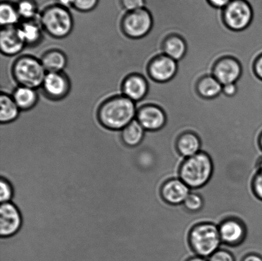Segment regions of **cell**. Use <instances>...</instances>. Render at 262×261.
<instances>
[{
	"instance_id": "cell-1",
	"label": "cell",
	"mask_w": 262,
	"mask_h": 261,
	"mask_svg": "<svg viewBox=\"0 0 262 261\" xmlns=\"http://www.w3.org/2000/svg\"><path fill=\"white\" fill-rule=\"evenodd\" d=\"M137 105L122 94L104 100L97 109L99 124L110 131H121L136 119Z\"/></svg>"
},
{
	"instance_id": "cell-2",
	"label": "cell",
	"mask_w": 262,
	"mask_h": 261,
	"mask_svg": "<svg viewBox=\"0 0 262 261\" xmlns=\"http://www.w3.org/2000/svg\"><path fill=\"white\" fill-rule=\"evenodd\" d=\"M214 173V163L210 156L201 152L184 158L180 165L179 175L191 189H199L207 185Z\"/></svg>"
},
{
	"instance_id": "cell-3",
	"label": "cell",
	"mask_w": 262,
	"mask_h": 261,
	"mask_svg": "<svg viewBox=\"0 0 262 261\" xmlns=\"http://www.w3.org/2000/svg\"><path fill=\"white\" fill-rule=\"evenodd\" d=\"M38 20L45 32L56 39L68 37L73 30V14L68 8L59 4L46 7L40 12Z\"/></svg>"
},
{
	"instance_id": "cell-4",
	"label": "cell",
	"mask_w": 262,
	"mask_h": 261,
	"mask_svg": "<svg viewBox=\"0 0 262 261\" xmlns=\"http://www.w3.org/2000/svg\"><path fill=\"white\" fill-rule=\"evenodd\" d=\"M188 242L195 255L207 259L220 249L222 244L219 227L211 222L194 225L189 231Z\"/></svg>"
},
{
	"instance_id": "cell-5",
	"label": "cell",
	"mask_w": 262,
	"mask_h": 261,
	"mask_svg": "<svg viewBox=\"0 0 262 261\" xmlns=\"http://www.w3.org/2000/svg\"><path fill=\"white\" fill-rule=\"evenodd\" d=\"M11 74L18 86L38 89L42 86L47 72L40 59L26 55L15 59L12 65Z\"/></svg>"
},
{
	"instance_id": "cell-6",
	"label": "cell",
	"mask_w": 262,
	"mask_h": 261,
	"mask_svg": "<svg viewBox=\"0 0 262 261\" xmlns=\"http://www.w3.org/2000/svg\"><path fill=\"white\" fill-rule=\"evenodd\" d=\"M153 20L150 13L144 9L125 12L120 20V30L131 40L141 39L150 33Z\"/></svg>"
},
{
	"instance_id": "cell-7",
	"label": "cell",
	"mask_w": 262,
	"mask_h": 261,
	"mask_svg": "<svg viewBox=\"0 0 262 261\" xmlns=\"http://www.w3.org/2000/svg\"><path fill=\"white\" fill-rule=\"evenodd\" d=\"M223 17L226 25L231 30L243 31L252 22L253 13L250 5L246 0H232L225 8Z\"/></svg>"
},
{
	"instance_id": "cell-8",
	"label": "cell",
	"mask_w": 262,
	"mask_h": 261,
	"mask_svg": "<svg viewBox=\"0 0 262 261\" xmlns=\"http://www.w3.org/2000/svg\"><path fill=\"white\" fill-rule=\"evenodd\" d=\"M70 78L64 72L46 74L42 86V93L50 101H62L70 93L71 90Z\"/></svg>"
},
{
	"instance_id": "cell-9",
	"label": "cell",
	"mask_w": 262,
	"mask_h": 261,
	"mask_svg": "<svg viewBox=\"0 0 262 261\" xmlns=\"http://www.w3.org/2000/svg\"><path fill=\"white\" fill-rule=\"evenodd\" d=\"M21 212L12 202L2 203L0 206V235L1 238L15 236L23 226Z\"/></svg>"
},
{
	"instance_id": "cell-10",
	"label": "cell",
	"mask_w": 262,
	"mask_h": 261,
	"mask_svg": "<svg viewBox=\"0 0 262 261\" xmlns=\"http://www.w3.org/2000/svg\"><path fill=\"white\" fill-rule=\"evenodd\" d=\"M218 227L223 244L228 246H237L242 244L246 239L245 224L235 217H229L223 220Z\"/></svg>"
},
{
	"instance_id": "cell-11",
	"label": "cell",
	"mask_w": 262,
	"mask_h": 261,
	"mask_svg": "<svg viewBox=\"0 0 262 261\" xmlns=\"http://www.w3.org/2000/svg\"><path fill=\"white\" fill-rule=\"evenodd\" d=\"M191 189L181 178L169 179L162 185L160 194L166 203L171 206L183 204Z\"/></svg>"
},
{
	"instance_id": "cell-12",
	"label": "cell",
	"mask_w": 262,
	"mask_h": 261,
	"mask_svg": "<svg viewBox=\"0 0 262 261\" xmlns=\"http://www.w3.org/2000/svg\"><path fill=\"white\" fill-rule=\"evenodd\" d=\"M120 88L121 94L136 102V104L145 98L148 91V84L146 79L136 73L128 74L123 79Z\"/></svg>"
},
{
	"instance_id": "cell-13",
	"label": "cell",
	"mask_w": 262,
	"mask_h": 261,
	"mask_svg": "<svg viewBox=\"0 0 262 261\" xmlns=\"http://www.w3.org/2000/svg\"><path fill=\"white\" fill-rule=\"evenodd\" d=\"M136 119L146 131L156 132L166 124V116L159 107L145 106L137 108Z\"/></svg>"
},
{
	"instance_id": "cell-14",
	"label": "cell",
	"mask_w": 262,
	"mask_h": 261,
	"mask_svg": "<svg viewBox=\"0 0 262 261\" xmlns=\"http://www.w3.org/2000/svg\"><path fill=\"white\" fill-rule=\"evenodd\" d=\"M242 74L240 63L232 58H225L218 61L213 71V76L223 86L236 83Z\"/></svg>"
},
{
	"instance_id": "cell-15",
	"label": "cell",
	"mask_w": 262,
	"mask_h": 261,
	"mask_svg": "<svg viewBox=\"0 0 262 261\" xmlns=\"http://www.w3.org/2000/svg\"><path fill=\"white\" fill-rule=\"evenodd\" d=\"M177 61L163 55L154 60L149 65V74L154 81L166 83L176 76Z\"/></svg>"
},
{
	"instance_id": "cell-16",
	"label": "cell",
	"mask_w": 262,
	"mask_h": 261,
	"mask_svg": "<svg viewBox=\"0 0 262 261\" xmlns=\"http://www.w3.org/2000/svg\"><path fill=\"white\" fill-rule=\"evenodd\" d=\"M26 48L18 32L17 27H2L0 32V50L2 55L14 56Z\"/></svg>"
},
{
	"instance_id": "cell-17",
	"label": "cell",
	"mask_w": 262,
	"mask_h": 261,
	"mask_svg": "<svg viewBox=\"0 0 262 261\" xmlns=\"http://www.w3.org/2000/svg\"><path fill=\"white\" fill-rule=\"evenodd\" d=\"M17 27L18 32L26 47H37L42 42L45 31L38 18L32 20H21Z\"/></svg>"
},
{
	"instance_id": "cell-18",
	"label": "cell",
	"mask_w": 262,
	"mask_h": 261,
	"mask_svg": "<svg viewBox=\"0 0 262 261\" xmlns=\"http://www.w3.org/2000/svg\"><path fill=\"white\" fill-rule=\"evenodd\" d=\"M201 139L193 132H186L180 135L176 143V149L184 158H189L201 152Z\"/></svg>"
},
{
	"instance_id": "cell-19",
	"label": "cell",
	"mask_w": 262,
	"mask_h": 261,
	"mask_svg": "<svg viewBox=\"0 0 262 261\" xmlns=\"http://www.w3.org/2000/svg\"><path fill=\"white\" fill-rule=\"evenodd\" d=\"M40 60L47 73L64 72L68 64L66 54L58 49L45 51Z\"/></svg>"
},
{
	"instance_id": "cell-20",
	"label": "cell",
	"mask_w": 262,
	"mask_h": 261,
	"mask_svg": "<svg viewBox=\"0 0 262 261\" xmlns=\"http://www.w3.org/2000/svg\"><path fill=\"white\" fill-rule=\"evenodd\" d=\"M12 96L21 111H28L34 108L39 99L37 89L22 86H17Z\"/></svg>"
},
{
	"instance_id": "cell-21",
	"label": "cell",
	"mask_w": 262,
	"mask_h": 261,
	"mask_svg": "<svg viewBox=\"0 0 262 261\" xmlns=\"http://www.w3.org/2000/svg\"><path fill=\"white\" fill-rule=\"evenodd\" d=\"M145 134L146 130L135 119L120 131V138L123 145L129 148H136L143 143Z\"/></svg>"
},
{
	"instance_id": "cell-22",
	"label": "cell",
	"mask_w": 262,
	"mask_h": 261,
	"mask_svg": "<svg viewBox=\"0 0 262 261\" xmlns=\"http://www.w3.org/2000/svg\"><path fill=\"white\" fill-rule=\"evenodd\" d=\"M0 122L2 124H9L14 122L19 116L20 110L12 96L2 92L0 96Z\"/></svg>"
},
{
	"instance_id": "cell-23",
	"label": "cell",
	"mask_w": 262,
	"mask_h": 261,
	"mask_svg": "<svg viewBox=\"0 0 262 261\" xmlns=\"http://www.w3.org/2000/svg\"><path fill=\"white\" fill-rule=\"evenodd\" d=\"M21 22L16 5L2 0L0 5V23L2 27H17Z\"/></svg>"
},
{
	"instance_id": "cell-24",
	"label": "cell",
	"mask_w": 262,
	"mask_h": 261,
	"mask_svg": "<svg viewBox=\"0 0 262 261\" xmlns=\"http://www.w3.org/2000/svg\"><path fill=\"white\" fill-rule=\"evenodd\" d=\"M223 85L214 76L205 77L198 84L200 96L206 99H214L223 91Z\"/></svg>"
},
{
	"instance_id": "cell-25",
	"label": "cell",
	"mask_w": 262,
	"mask_h": 261,
	"mask_svg": "<svg viewBox=\"0 0 262 261\" xmlns=\"http://www.w3.org/2000/svg\"><path fill=\"white\" fill-rule=\"evenodd\" d=\"M186 45L179 36H173L166 41L164 54L177 61L181 60L186 53Z\"/></svg>"
},
{
	"instance_id": "cell-26",
	"label": "cell",
	"mask_w": 262,
	"mask_h": 261,
	"mask_svg": "<svg viewBox=\"0 0 262 261\" xmlns=\"http://www.w3.org/2000/svg\"><path fill=\"white\" fill-rule=\"evenodd\" d=\"M21 20L38 19L40 13L35 0H18L15 4Z\"/></svg>"
},
{
	"instance_id": "cell-27",
	"label": "cell",
	"mask_w": 262,
	"mask_h": 261,
	"mask_svg": "<svg viewBox=\"0 0 262 261\" xmlns=\"http://www.w3.org/2000/svg\"><path fill=\"white\" fill-rule=\"evenodd\" d=\"M185 209L191 213L199 212L204 206V200L200 194L191 193L183 203Z\"/></svg>"
},
{
	"instance_id": "cell-28",
	"label": "cell",
	"mask_w": 262,
	"mask_h": 261,
	"mask_svg": "<svg viewBox=\"0 0 262 261\" xmlns=\"http://www.w3.org/2000/svg\"><path fill=\"white\" fill-rule=\"evenodd\" d=\"M14 196V188L7 179H0V201L2 203L12 201Z\"/></svg>"
},
{
	"instance_id": "cell-29",
	"label": "cell",
	"mask_w": 262,
	"mask_h": 261,
	"mask_svg": "<svg viewBox=\"0 0 262 261\" xmlns=\"http://www.w3.org/2000/svg\"><path fill=\"white\" fill-rule=\"evenodd\" d=\"M99 0H73V9L79 12L93 11L98 5Z\"/></svg>"
},
{
	"instance_id": "cell-30",
	"label": "cell",
	"mask_w": 262,
	"mask_h": 261,
	"mask_svg": "<svg viewBox=\"0 0 262 261\" xmlns=\"http://www.w3.org/2000/svg\"><path fill=\"white\" fill-rule=\"evenodd\" d=\"M120 4L125 12L133 11L145 7V0H120Z\"/></svg>"
},
{
	"instance_id": "cell-31",
	"label": "cell",
	"mask_w": 262,
	"mask_h": 261,
	"mask_svg": "<svg viewBox=\"0 0 262 261\" xmlns=\"http://www.w3.org/2000/svg\"><path fill=\"white\" fill-rule=\"evenodd\" d=\"M209 261H236L232 252L226 249H220L211 256L208 258Z\"/></svg>"
},
{
	"instance_id": "cell-32",
	"label": "cell",
	"mask_w": 262,
	"mask_h": 261,
	"mask_svg": "<svg viewBox=\"0 0 262 261\" xmlns=\"http://www.w3.org/2000/svg\"><path fill=\"white\" fill-rule=\"evenodd\" d=\"M251 188L256 198L262 201V172L257 171L254 176Z\"/></svg>"
},
{
	"instance_id": "cell-33",
	"label": "cell",
	"mask_w": 262,
	"mask_h": 261,
	"mask_svg": "<svg viewBox=\"0 0 262 261\" xmlns=\"http://www.w3.org/2000/svg\"><path fill=\"white\" fill-rule=\"evenodd\" d=\"M238 88L236 83L228 84L223 86V93L228 97H234L237 93Z\"/></svg>"
},
{
	"instance_id": "cell-34",
	"label": "cell",
	"mask_w": 262,
	"mask_h": 261,
	"mask_svg": "<svg viewBox=\"0 0 262 261\" xmlns=\"http://www.w3.org/2000/svg\"><path fill=\"white\" fill-rule=\"evenodd\" d=\"M213 7L217 9H224L232 0H208Z\"/></svg>"
},
{
	"instance_id": "cell-35",
	"label": "cell",
	"mask_w": 262,
	"mask_h": 261,
	"mask_svg": "<svg viewBox=\"0 0 262 261\" xmlns=\"http://www.w3.org/2000/svg\"><path fill=\"white\" fill-rule=\"evenodd\" d=\"M255 70L256 76L262 80V55L256 61Z\"/></svg>"
},
{
	"instance_id": "cell-36",
	"label": "cell",
	"mask_w": 262,
	"mask_h": 261,
	"mask_svg": "<svg viewBox=\"0 0 262 261\" xmlns=\"http://www.w3.org/2000/svg\"><path fill=\"white\" fill-rule=\"evenodd\" d=\"M241 261H262V256L256 253L246 255Z\"/></svg>"
},
{
	"instance_id": "cell-37",
	"label": "cell",
	"mask_w": 262,
	"mask_h": 261,
	"mask_svg": "<svg viewBox=\"0 0 262 261\" xmlns=\"http://www.w3.org/2000/svg\"><path fill=\"white\" fill-rule=\"evenodd\" d=\"M186 261H209V260H208L207 258H204L202 257L198 256V255H195V256L189 258V259H187Z\"/></svg>"
},
{
	"instance_id": "cell-38",
	"label": "cell",
	"mask_w": 262,
	"mask_h": 261,
	"mask_svg": "<svg viewBox=\"0 0 262 261\" xmlns=\"http://www.w3.org/2000/svg\"><path fill=\"white\" fill-rule=\"evenodd\" d=\"M257 171L262 172V157L258 160L257 162Z\"/></svg>"
},
{
	"instance_id": "cell-39",
	"label": "cell",
	"mask_w": 262,
	"mask_h": 261,
	"mask_svg": "<svg viewBox=\"0 0 262 261\" xmlns=\"http://www.w3.org/2000/svg\"><path fill=\"white\" fill-rule=\"evenodd\" d=\"M258 147L261 150L262 152V133L259 137L258 141Z\"/></svg>"
}]
</instances>
